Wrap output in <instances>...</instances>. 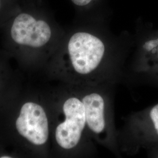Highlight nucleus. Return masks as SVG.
<instances>
[{
    "mask_svg": "<svg viewBox=\"0 0 158 158\" xmlns=\"http://www.w3.org/2000/svg\"><path fill=\"white\" fill-rule=\"evenodd\" d=\"M40 0H19L1 27L8 48L17 53L38 55L51 43L53 28Z\"/></svg>",
    "mask_w": 158,
    "mask_h": 158,
    "instance_id": "nucleus-1",
    "label": "nucleus"
},
{
    "mask_svg": "<svg viewBox=\"0 0 158 158\" xmlns=\"http://www.w3.org/2000/svg\"><path fill=\"white\" fill-rule=\"evenodd\" d=\"M70 68L79 76H89L99 69L106 52L104 42L95 35L77 32L70 36L66 45Z\"/></svg>",
    "mask_w": 158,
    "mask_h": 158,
    "instance_id": "nucleus-2",
    "label": "nucleus"
},
{
    "mask_svg": "<svg viewBox=\"0 0 158 158\" xmlns=\"http://www.w3.org/2000/svg\"><path fill=\"white\" fill-rule=\"evenodd\" d=\"M62 120L57 124L55 139L63 150L72 151L79 146L86 125L85 107L81 98L70 96L63 102Z\"/></svg>",
    "mask_w": 158,
    "mask_h": 158,
    "instance_id": "nucleus-3",
    "label": "nucleus"
},
{
    "mask_svg": "<svg viewBox=\"0 0 158 158\" xmlns=\"http://www.w3.org/2000/svg\"><path fill=\"white\" fill-rule=\"evenodd\" d=\"M15 125L19 135L34 146H44L49 139L50 130L48 115L45 108L38 102L23 103Z\"/></svg>",
    "mask_w": 158,
    "mask_h": 158,
    "instance_id": "nucleus-4",
    "label": "nucleus"
},
{
    "mask_svg": "<svg viewBox=\"0 0 158 158\" xmlns=\"http://www.w3.org/2000/svg\"><path fill=\"white\" fill-rule=\"evenodd\" d=\"M85 107L87 128L94 136L102 139L107 134V100L102 93L96 90L86 92L81 97Z\"/></svg>",
    "mask_w": 158,
    "mask_h": 158,
    "instance_id": "nucleus-5",
    "label": "nucleus"
},
{
    "mask_svg": "<svg viewBox=\"0 0 158 158\" xmlns=\"http://www.w3.org/2000/svg\"><path fill=\"white\" fill-rule=\"evenodd\" d=\"M19 0H0V28Z\"/></svg>",
    "mask_w": 158,
    "mask_h": 158,
    "instance_id": "nucleus-6",
    "label": "nucleus"
},
{
    "mask_svg": "<svg viewBox=\"0 0 158 158\" xmlns=\"http://www.w3.org/2000/svg\"><path fill=\"white\" fill-rule=\"evenodd\" d=\"M149 118L151 119L153 129L158 136V104L154 106L149 111Z\"/></svg>",
    "mask_w": 158,
    "mask_h": 158,
    "instance_id": "nucleus-7",
    "label": "nucleus"
},
{
    "mask_svg": "<svg viewBox=\"0 0 158 158\" xmlns=\"http://www.w3.org/2000/svg\"><path fill=\"white\" fill-rule=\"evenodd\" d=\"M143 48L147 52H150L153 54H156L158 60V38L147 41L144 44Z\"/></svg>",
    "mask_w": 158,
    "mask_h": 158,
    "instance_id": "nucleus-8",
    "label": "nucleus"
},
{
    "mask_svg": "<svg viewBox=\"0 0 158 158\" xmlns=\"http://www.w3.org/2000/svg\"><path fill=\"white\" fill-rule=\"evenodd\" d=\"M71 1H72L74 4L77 6H83L89 4L92 0H71Z\"/></svg>",
    "mask_w": 158,
    "mask_h": 158,
    "instance_id": "nucleus-9",
    "label": "nucleus"
},
{
    "mask_svg": "<svg viewBox=\"0 0 158 158\" xmlns=\"http://www.w3.org/2000/svg\"><path fill=\"white\" fill-rule=\"evenodd\" d=\"M1 158H12V156H10V155H2V156H0Z\"/></svg>",
    "mask_w": 158,
    "mask_h": 158,
    "instance_id": "nucleus-10",
    "label": "nucleus"
}]
</instances>
